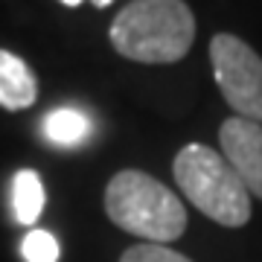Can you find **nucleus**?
Listing matches in <instances>:
<instances>
[{
  "mask_svg": "<svg viewBox=\"0 0 262 262\" xmlns=\"http://www.w3.org/2000/svg\"><path fill=\"white\" fill-rule=\"evenodd\" d=\"M195 41V18L184 0H131L114 18L111 44L140 64H172Z\"/></svg>",
  "mask_w": 262,
  "mask_h": 262,
  "instance_id": "f257e3e1",
  "label": "nucleus"
},
{
  "mask_svg": "<svg viewBox=\"0 0 262 262\" xmlns=\"http://www.w3.org/2000/svg\"><path fill=\"white\" fill-rule=\"evenodd\" d=\"M105 213L131 236L163 245L187 230V210L181 198L158 178L137 169H122L105 189Z\"/></svg>",
  "mask_w": 262,
  "mask_h": 262,
  "instance_id": "f03ea898",
  "label": "nucleus"
},
{
  "mask_svg": "<svg viewBox=\"0 0 262 262\" xmlns=\"http://www.w3.org/2000/svg\"><path fill=\"white\" fill-rule=\"evenodd\" d=\"M172 175L189 204L215 225L242 227L251 222V192L222 151L204 143H189L178 151Z\"/></svg>",
  "mask_w": 262,
  "mask_h": 262,
  "instance_id": "7ed1b4c3",
  "label": "nucleus"
},
{
  "mask_svg": "<svg viewBox=\"0 0 262 262\" xmlns=\"http://www.w3.org/2000/svg\"><path fill=\"white\" fill-rule=\"evenodd\" d=\"M213 76L236 117L262 125V58L239 35L219 32L210 41Z\"/></svg>",
  "mask_w": 262,
  "mask_h": 262,
  "instance_id": "20e7f679",
  "label": "nucleus"
},
{
  "mask_svg": "<svg viewBox=\"0 0 262 262\" xmlns=\"http://www.w3.org/2000/svg\"><path fill=\"white\" fill-rule=\"evenodd\" d=\"M219 143L248 192L262 198V125L242 117H227L219 128Z\"/></svg>",
  "mask_w": 262,
  "mask_h": 262,
  "instance_id": "39448f33",
  "label": "nucleus"
},
{
  "mask_svg": "<svg viewBox=\"0 0 262 262\" xmlns=\"http://www.w3.org/2000/svg\"><path fill=\"white\" fill-rule=\"evenodd\" d=\"M38 84L29 67L15 53L0 50V105L9 111H24L35 102Z\"/></svg>",
  "mask_w": 262,
  "mask_h": 262,
  "instance_id": "423d86ee",
  "label": "nucleus"
},
{
  "mask_svg": "<svg viewBox=\"0 0 262 262\" xmlns=\"http://www.w3.org/2000/svg\"><path fill=\"white\" fill-rule=\"evenodd\" d=\"M12 207L20 225H35L44 210V184L32 169H20L12 184Z\"/></svg>",
  "mask_w": 262,
  "mask_h": 262,
  "instance_id": "0eeeda50",
  "label": "nucleus"
},
{
  "mask_svg": "<svg viewBox=\"0 0 262 262\" xmlns=\"http://www.w3.org/2000/svg\"><path fill=\"white\" fill-rule=\"evenodd\" d=\"M88 131H91L88 117L73 111V108H58V111H53L47 120H44V134H47V140L58 143V146H73V143L84 140Z\"/></svg>",
  "mask_w": 262,
  "mask_h": 262,
  "instance_id": "6e6552de",
  "label": "nucleus"
},
{
  "mask_svg": "<svg viewBox=\"0 0 262 262\" xmlns=\"http://www.w3.org/2000/svg\"><path fill=\"white\" fill-rule=\"evenodd\" d=\"M20 253L27 262H56L61 248H58V239L47 230H29L20 242Z\"/></svg>",
  "mask_w": 262,
  "mask_h": 262,
  "instance_id": "1a4fd4ad",
  "label": "nucleus"
},
{
  "mask_svg": "<svg viewBox=\"0 0 262 262\" xmlns=\"http://www.w3.org/2000/svg\"><path fill=\"white\" fill-rule=\"evenodd\" d=\"M120 262H192L189 256H184V253L172 251V248H166V245H134V248H128V251L120 256Z\"/></svg>",
  "mask_w": 262,
  "mask_h": 262,
  "instance_id": "9d476101",
  "label": "nucleus"
},
{
  "mask_svg": "<svg viewBox=\"0 0 262 262\" xmlns=\"http://www.w3.org/2000/svg\"><path fill=\"white\" fill-rule=\"evenodd\" d=\"M108 3H114V0H94V6H99V9H102V6H108Z\"/></svg>",
  "mask_w": 262,
  "mask_h": 262,
  "instance_id": "9b49d317",
  "label": "nucleus"
},
{
  "mask_svg": "<svg viewBox=\"0 0 262 262\" xmlns=\"http://www.w3.org/2000/svg\"><path fill=\"white\" fill-rule=\"evenodd\" d=\"M61 3H64V6H79L82 0H61Z\"/></svg>",
  "mask_w": 262,
  "mask_h": 262,
  "instance_id": "f8f14e48",
  "label": "nucleus"
}]
</instances>
